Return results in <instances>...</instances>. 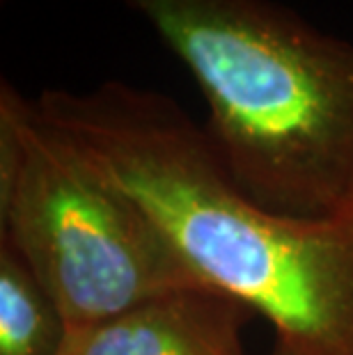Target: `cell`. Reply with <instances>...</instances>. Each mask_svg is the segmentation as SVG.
<instances>
[{
  "label": "cell",
  "instance_id": "cell-3",
  "mask_svg": "<svg viewBox=\"0 0 353 355\" xmlns=\"http://www.w3.org/2000/svg\"><path fill=\"white\" fill-rule=\"evenodd\" d=\"M0 239L46 286L69 330L205 286L140 204L10 80L0 83Z\"/></svg>",
  "mask_w": 353,
  "mask_h": 355
},
{
  "label": "cell",
  "instance_id": "cell-5",
  "mask_svg": "<svg viewBox=\"0 0 353 355\" xmlns=\"http://www.w3.org/2000/svg\"><path fill=\"white\" fill-rule=\"evenodd\" d=\"M67 332L49 289L0 239V355H58Z\"/></svg>",
  "mask_w": 353,
  "mask_h": 355
},
{
  "label": "cell",
  "instance_id": "cell-2",
  "mask_svg": "<svg viewBox=\"0 0 353 355\" xmlns=\"http://www.w3.org/2000/svg\"><path fill=\"white\" fill-rule=\"evenodd\" d=\"M198 83L218 163L257 207L353 209V44L275 0H112Z\"/></svg>",
  "mask_w": 353,
  "mask_h": 355
},
{
  "label": "cell",
  "instance_id": "cell-1",
  "mask_svg": "<svg viewBox=\"0 0 353 355\" xmlns=\"http://www.w3.org/2000/svg\"><path fill=\"white\" fill-rule=\"evenodd\" d=\"M42 115L136 200L209 289L241 300L294 355H353V209L294 218L250 202L172 96L106 80L44 89Z\"/></svg>",
  "mask_w": 353,
  "mask_h": 355
},
{
  "label": "cell",
  "instance_id": "cell-4",
  "mask_svg": "<svg viewBox=\"0 0 353 355\" xmlns=\"http://www.w3.org/2000/svg\"><path fill=\"white\" fill-rule=\"evenodd\" d=\"M252 309L209 286H186L69 330L58 355H246Z\"/></svg>",
  "mask_w": 353,
  "mask_h": 355
},
{
  "label": "cell",
  "instance_id": "cell-6",
  "mask_svg": "<svg viewBox=\"0 0 353 355\" xmlns=\"http://www.w3.org/2000/svg\"><path fill=\"white\" fill-rule=\"evenodd\" d=\"M271 355H294L291 353L287 346H282V344H275V349H273V353Z\"/></svg>",
  "mask_w": 353,
  "mask_h": 355
}]
</instances>
